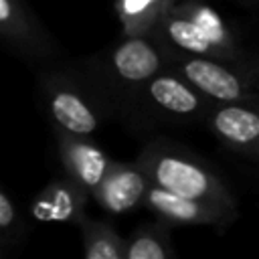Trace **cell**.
Returning <instances> with one entry per match:
<instances>
[{
    "label": "cell",
    "mask_w": 259,
    "mask_h": 259,
    "mask_svg": "<svg viewBox=\"0 0 259 259\" xmlns=\"http://www.w3.org/2000/svg\"><path fill=\"white\" fill-rule=\"evenodd\" d=\"M152 38L166 51L231 61L259 59L223 14L202 0H174L154 24Z\"/></svg>",
    "instance_id": "obj_1"
},
{
    "label": "cell",
    "mask_w": 259,
    "mask_h": 259,
    "mask_svg": "<svg viewBox=\"0 0 259 259\" xmlns=\"http://www.w3.org/2000/svg\"><path fill=\"white\" fill-rule=\"evenodd\" d=\"M136 162L160 188L237 210L235 198L221 176L198 156L166 138L146 144Z\"/></svg>",
    "instance_id": "obj_2"
},
{
    "label": "cell",
    "mask_w": 259,
    "mask_h": 259,
    "mask_svg": "<svg viewBox=\"0 0 259 259\" xmlns=\"http://www.w3.org/2000/svg\"><path fill=\"white\" fill-rule=\"evenodd\" d=\"M168 69L182 75L214 103L259 97V59L231 61L166 51Z\"/></svg>",
    "instance_id": "obj_3"
},
{
    "label": "cell",
    "mask_w": 259,
    "mask_h": 259,
    "mask_svg": "<svg viewBox=\"0 0 259 259\" xmlns=\"http://www.w3.org/2000/svg\"><path fill=\"white\" fill-rule=\"evenodd\" d=\"M168 65L166 49L150 34H125L97 67L99 89L113 91L123 101H130L134 93L148 83L154 75Z\"/></svg>",
    "instance_id": "obj_4"
},
{
    "label": "cell",
    "mask_w": 259,
    "mask_h": 259,
    "mask_svg": "<svg viewBox=\"0 0 259 259\" xmlns=\"http://www.w3.org/2000/svg\"><path fill=\"white\" fill-rule=\"evenodd\" d=\"M130 103L170 119H204L208 109L214 105V101L168 67L144 83Z\"/></svg>",
    "instance_id": "obj_5"
},
{
    "label": "cell",
    "mask_w": 259,
    "mask_h": 259,
    "mask_svg": "<svg viewBox=\"0 0 259 259\" xmlns=\"http://www.w3.org/2000/svg\"><path fill=\"white\" fill-rule=\"evenodd\" d=\"M47 111L55 130H63L77 136H91L99 123L97 97H91L81 81H73L61 73H49L40 81Z\"/></svg>",
    "instance_id": "obj_6"
},
{
    "label": "cell",
    "mask_w": 259,
    "mask_h": 259,
    "mask_svg": "<svg viewBox=\"0 0 259 259\" xmlns=\"http://www.w3.org/2000/svg\"><path fill=\"white\" fill-rule=\"evenodd\" d=\"M202 121L225 148L259 158V97L214 103Z\"/></svg>",
    "instance_id": "obj_7"
},
{
    "label": "cell",
    "mask_w": 259,
    "mask_h": 259,
    "mask_svg": "<svg viewBox=\"0 0 259 259\" xmlns=\"http://www.w3.org/2000/svg\"><path fill=\"white\" fill-rule=\"evenodd\" d=\"M0 34L14 53L30 61L49 59L57 53L53 36L24 0H0Z\"/></svg>",
    "instance_id": "obj_8"
},
{
    "label": "cell",
    "mask_w": 259,
    "mask_h": 259,
    "mask_svg": "<svg viewBox=\"0 0 259 259\" xmlns=\"http://www.w3.org/2000/svg\"><path fill=\"white\" fill-rule=\"evenodd\" d=\"M144 206L152 210L158 219L168 225H206V227H227L235 221L237 210L225 208L219 204H210L198 198H188L182 194H174L166 188L150 184Z\"/></svg>",
    "instance_id": "obj_9"
},
{
    "label": "cell",
    "mask_w": 259,
    "mask_h": 259,
    "mask_svg": "<svg viewBox=\"0 0 259 259\" xmlns=\"http://www.w3.org/2000/svg\"><path fill=\"white\" fill-rule=\"evenodd\" d=\"M152 180L146 170L134 162H111L103 182L91 194L97 204L109 214H123L144 206V196Z\"/></svg>",
    "instance_id": "obj_10"
},
{
    "label": "cell",
    "mask_w": 259,
    "mask_h": 259,
    "mask_svg": "<svg viewBox=\"0 0 259 259\" xmlns=\"http://www.w3.org/2000/svg\"><path fill=\"white\" fill-rule=\"evenodd\" d=\"M55 138L65 172L93 194L103 182L113 160H109L103 150L89 140V136H77L63 130H55Z\"/></svg>",
    "instance_id": "obj_11"
},
{
    "label": "cell",
    "mask_w": 259,
    "mask_h": 259,
    "mask_svg": "<svg viewBox=\"0 0 259 259\" xmlns=\"http://www.w3.org/2000/svg\"><path fill=\"white\" fill-rule=\"evenodd\" d=\"M91 192L69 174L49 182L32 200L30 212L42 223H81L85 219V202Z\"/></svg>",
    "instance_id": "obj_12"
},
{
    "label": "cell",
    "mask_w": 259,
    "mask_h": 259,
    "mask_svg": "<svg viewBox=\"0 0 259 259\" xmlns=\"http://www.w3.org/2000/svg\"><path fill=\"white\" fill-rule=\"evenodd\" d=\"M174 257L170 225L162 219L142 223L127 239L125 259H170Z\"/></svg>",
    "instance_id": "obj_13"
},
{
    "label": "cell",
    "mask_w": 259,
    "mask_h": 259,
    "mask_svg": "<svg viewBox=\"0 0 259 259\" xmlns=\"http://www.w3.org/2000/svg\"><path fill=\"white\" fill-rule=\"evenodd\" d=\"M83 255L87 259H125L127 239H123L107 221L83 219L81 223Z\"/></svg>",
    "instance_id": "obj_14"
},
{
    "label": "cell",
    "mask_w": 259,
    "mask_h": 259,
    "mask_svg": "<svg viewBox=\"0 0 259 259\" xmlns=\"http://www.w3.org/2000/svg\"><path fill=\"white\" fill-rule=\"evenodd\" d=\"M26 233V225L14 206L12 198L6 190H0V245L2 253H8L10 247L18 245L22 235Z\"/></svg>",
    "instance_id": "obj_15"
}]
</instances>
